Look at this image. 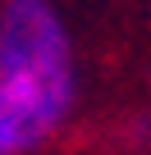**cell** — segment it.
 <instances>
[{"label":"cell","instance_id":"obj_1","mask_svg":"<svg viewBox=\"0 0 151 155\" xmlns=\"http://www.w3.org/2000/svg\"><path fill=\"white\" fill-rule=\"evenodd\" d=\"M73 64L0 68V155L41 146L73 110Z\"/></svg>","mask_w":151,"mask_h":155}]
</instances>
